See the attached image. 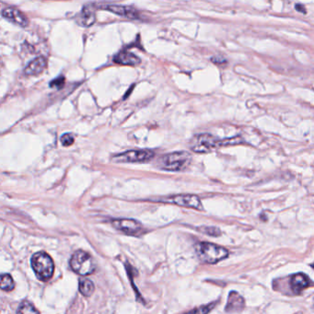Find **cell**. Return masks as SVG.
I'll list each match as a JSON object with an SVG mask.
<instances>
[{"label": "cell", "instance_id": "obj_1", "mask_svg": "<svg viewBox=\"0 0 314 314\" xmlns=\"http://www.w3.org/2000/svg\"><path fill=\"white\" fill-rule=\"evenodd\" d=\"M239 142H242V139L239 137L219 140L209 134H200L192 139L190 146L192 151L197 153H208L218 147L239 144Z\"/></svg>", "mask_w": 314, "mask_h": 314}, {"label": "cell", "instance_id": "obj_2", "mask_svg": "<svg viewBox=\"0 0 314 314\" xmlns=\"http://www.w3.org/2000/svg\"><path fill=\"white\" fill-rule=\"evenodd\" d=\"M192 156L186 151H177L165 154L159 159V167L165 171L180 172L190 165Z\"/></svg>", "mask_w": 314, "mask_h": 314}, {"label": "cell", "instance_id": "obj_3", "mask_svg": "<svg viewBox=\"0 0 314 314\" xmlns=\"http://www.w3.org/2000/svg\"><path fill=\"white\" fill-rule=\"evenodd\" d=\"M31 267L36 276L41 281H47L53 276L54 265L48 253L39 252L34 253L31 260Z\"/></svg>", "mask_w": 314, "mask_h": 314}, {"label": "cell", "instance_id": "obj_4", "mask_svg": "<svg viewBox=\"0 0 314 314\" xmlns=\"http://www.w3.org/2000/svg\"><path fill=\"white\" fill-rule=\"evenodd\" d=\"M196 252L200 260L206 264H216L229 256V251L227 249L210 243L197 244Z\"/></svg>", "mask_w": 314, "mask_h": 314}, {"label": "cell", "instance_id": "obj_5", "mask_svg": "<svg viewBox=\"0 0 314 314\" xmlns=\"http://www.w3.org/2000/svg\"><path fill=\"white\" fill-rule=\"evenodd\" d=\"M70 266L74 272L82 276L93 274L96 269V265L91 255L82 250L74 252L71 257Z\"/></svg>", "mask_w": 314, "mask_h": 314}, {"label": "cell", "instance_id": "obj_6", "mask_svg": "<svg viewBox=\"0 0 314 314\" xmlns=\"http://www.w3.org/2000/svg\"><path fill=\"white\" fill-rule=\"evenodd\" d=\"M155 152L151 150H137V151H125L118 155L113 157V160L115 162H126V163H136V162H145L153 159Z\"/></svg>", "mask_w": 314, "mask_h": 314}, {"label": "cell", "instance_id": "obj_7", "mask_svg": "<svg viewBox=\"0 0 314 314\" xmlns=\"http://www.w3.org/2000/svg\"><path fill=\"white\" fill-rule=\"evenodd\" d=\"M113 227L123 232L124 234L137 236L141 232V224L135 219L128 218H121V219H114L112 221Z\"/></svg>", "mask_w": 314, "mask_h": 314}, {"label": "cell", "instance_id": "obj_8", "mask_svg": "<svg viewBox=\"0 0 314 314\" xmlns=\"http://www.w3.org/2000/svg\"><path fill=\"white\" fill-rule=\"evenodd\" d=\"M171 202L182 207V208H194L197 210H202V202L197 195H174L171 199Z\"/></svg>", "mask_w": 314, "mask_h": 314}, {"label": "cell", "instance_id": "obj_9", "mask_svg": "<svg viewBox=\"0 0 314 314\" xmlns=\"http://www.w3.org/2000/svg\"><path fill=\"white\" fill-rule=\"evenodd\" d=\"M2 15L4 18L9 20V22L17 24L19 26L27 27L29 25V20L25 14H23L21 10L14 8H7L3 10Z\"/></svg>", "mask_w": 314, "mask_h": 314}, {"label": "cell", "instance_id": "obj_10", "mask_svg": "<svg viewBox=\"0 0 314 314\" xmlns=\"http://www.w3.org/2000/svg\"><path fill=\"white\" fill-rule=\"evenodd\" d=\"M310 283V279L302 273L293 274L290 279V287L295 294H300L304 289L309 288Z\"/></svg>", "mask_w": 314, "mask_h": 314}, {"label": "cell", "instance_id": "obj_11", "mask_svg": "<svg viewBox=\"0 0 314 314\" xmlns=\"http://www.w3.org/2000/svg\"><path fill=\"white\" fill-rule=\"evenodd\" d=\"M244 307H245V301H244V298L241 296L238 292H230L228 303L226 305V311L227 312H239L244 310Z\"/></svg>", "mask_w": 314, "mask_h": 314}, {"label": "cell", "instance_id": "obj_12", "mask_svg": "<svg viewBox=\"0 0 314 314\" xmlns=\"http://www.w3.org/2000/svg\"><path fill=\"white\" fill-rule=\"evenodd\" d=\"M47 66V60L44 57H39L32 60L26 68L24 69V73L27 76H37L43 73Z\"/></svg>", "mask_w": 314, "mask_h": 314}, {"label": "cell", "instance_id": "obj_13", "mask_svg": "<svg viewBox=\"0 0 314 314\" xmlns=\"http://www.w3.org/2000/svg\"><path fill=\"white\" fill-rule=\"evenodd\" d=\"M104 9L109 10V11H111V12L116 14V15H119V16H122V17H125V18H139L137 10L133 9V8H130V7L120 6V5H108L106 7H104Z\"/></svg>", "mask_w": 314, "mask_h": 314}, {"label": "cell", "instance_id": "obj_14", "mask_svg": "<svg viewBox=\"0 0 314 314\" xmlns=\"http://www.w3.org/2000/svg\"><path fill=\"white\" fill-rule=\"evenodd\" d=\"M114 61L124 66H137L140 64L139 58H137L136 54L128 51H122L117 53L114 58Z\"/></svg>", "mask_w": 314, "mask_h": 314}, {"label": "cell", "instance_id": "obj_15", "mask_svg": "<svg viewBox=\"0 0 314 314\" xmlns=\"http://www.w3.org/2000/svg\"><path fill=\"white\" fill-rule=\"evenodd\" d=\"M95 21H96V17H95L94 11L93 9L87 8V7H84L80 11V13L78 14L76 17V22L78 24H80V26H91L93 23H95Z\"/></svg>", "mask_w": 314, "mask_h": 314}, {"label": "cell", "instance_id": "obj_16", "mask_svg": "<svg viewBox=\"0 0 314 314\" xmlns=\"http://www.w3.org/2000/svg\"><path fill=\"white\" fill-rule=\"evenodd\" d=\"M79 288H80V292L85 297L91 296L95 289L94 287V284H93L91 280H89L88 279H80V284H79Z\"/></svg>", "mask_w": 314, "mask_h": 314}, {"label": "cell", "instance_id": "obj_17", "mask_svg": "<svg viewBox=\"0 0 314 314\" xmlns=\"http://www.w3.org/2000/svg\"><path fill=\"white\" fill-rule=\"evenodd\" d=\"M0 288L5 291H11L15 288V283L10 274H0Z\"/></svg>", "mask_w": 314, "mask_h": 314}, {"label": "cell", "instance_id": "obj_18", "mask_svg": "<svg viewBox=\"0 0 314 314\" xmlns=\"http://www.w3.org/2000/svg\"><path fill=\"white\" fill-rule=\"evenodd\" d=\"M197 230L204 234L208 235L211 237H217L221 234L220 230L214 226H201L197 229Z\"/></svg>", "mask_w": 314, "mask_h": 314}, {"label": "cell", "instance_id": "obj_19", "mask_svg": "<svg viewBox=\"0 0 314 314\" xmlns=\"http://www.w3.org/2000/svg\"><path fill=\"white\" fill-rule=\"evenodd\" d=\"M18 313H39V310H36L35 307L29 301H23L19 306Z\"/></svg>", "mask_w": 314, "mask_h": 314}, {"label": "cell", "instance_id": "obj_20", "mask_svg": "<svg viewBox=\"0 0 314 314\" xmlns=\"http://www.w3.org/2000/svg\"><path fill=\"white\" fill-rule=\"evenodd\" d=\"M60 141L62 143L63 146H71L75 142V136L71 133L64 134L60 138Z\"/></svg>", "mask_w": 314, "mask_h": 314}, {"label": "cell", "instance_id": "obj_21", "mask_svg": "<svg viewBox=\"0 0 314 314\" xmlns=\"http://www.w3.org/2000/svg\"><path fill=\"white\" fill-rule=\"evenodd\" d=\"M65 82H66L65 77L59 76L57 79H54V80H52L50 82V87L51 88H56V89H62L63 86L65 85Z\"/></svg>", "mask_w": 314, "mask_h": 314}, {"label": "cell", "instance_id": "obj_22", "mask_svg": "<svg viewBox=\"0 0 314 314\" xmlns=\"http://www.w3.org/2000/svg\"><path fill=\"white\" fill-rule=\"evenodd\" d=\"M214 306H215V303L202 306V307H200L198 309L191 310L190 312H194V313H208L214 308Z\"/></svg>", "mask_w": 314, "mask_h": 314}, {"label": "cell", "instance_id": "obj_23", "mask_svg": "<svg viewBox=\"0 0 314 314\" xmlns=\"http://www.w3.org/2000/svg\"><path fill=\"white\" fill-rule=\"evenodd\" d=\"M213 62L216 63V64H221V63H225V59H220L219 58H212L211 59Z\"/></svg>", "mask_w": 314, "mask_h": 314}, {"label": "cell", "instance_id": "obj_24", "mask_svg": "<svg viewBox=\"0 0 314 314\" xmlns=\"http://www.w3.org/2000/svg\"><path fill=\"white\" fill-rule=\"evenodd\" d=\"M296 9L298 11H301V12L305 13V9H304V7H303V6H301V5H296Z\"/></svg>", "mask_w": 314, "mask_h": 314}]
</instances>
